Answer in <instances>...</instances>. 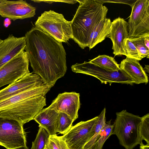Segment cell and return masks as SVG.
I'll return each mask as SVG.
<instances>
[{
    "instance_id": "1",
    "label": "cell",
    "mask_w": 149,
    "mask_h": 149,
    "mask_svg": "<svg viewBox=\"0 0 149 149\" xmlns=\"http://www.w3.org/2000/svg\"><path fill=\"white\" fill-rule=\"evenodd\" d=\"M24 36L25 50L33 73L52 87L67 70L66 54L62 42L35 26Z\"/></svg>"
},
{
    "instance_id": "2",
    "label": "cell",
    "mask_w": 149,
    "mask_h": 149,
    "mask_svg": "<svg viewBox=\"0 0 149 149\" xmlns=\"http://www.w3.org/2000/svg\"><path fill=\"white\" fill-rule=\"evenodd\" d=\"M52 87L47 85L32 88L0 101V118L24 125L46 105L45 96Z\"/></svg>"
},
{
    "instance_id": "3",
    "label": "cell",
    "mask_w": 149,
    "mask_h": 149,
    "mask_svg": "<svg viewBox=\"0 0 149 149\" xmlns=\"http://www.w3.org/2000/svg\"><path fill=\"white\" fill-rule=\"evenodd\" d=\"M79 4L71 21L72 39L82 49L88 47L95 27L106 18L108 9L100 0H77Z\"/></svg>"
},
{
    "instance_id": "4",
    "label": "cell",
    "mask_w": 149,
    "mask_h": 149,
    "mask_svg": "<svg viewBox=\"0 0 149 149\" xmlns=\"http://www.w3.org/2000/svg\"><path fill=\"white\" fill-rule=\"evenodd\" d=\"M112 135L117 136L125 149H133L142 142L140 133L141 117L126 110L116 112Z\"/></svg>"
},
{
    "instance_id": "5",
    "label": "cell",
    "mask_w": 149,
    "mask_h": 149,
    "mask_svg": "<svg viewBox=\"0 0 149 149\" xmlns=\"http://www.w3.org/2000/svg\"><path fill=\"white\" fill-rule=\"evenodd\" d=\"M35 25L59 42L66 43L72 38L71 21L66 20L62 14L53 10L42 13L35 22Z\"/></svg>"
},
{
    "instance_id": "6",
    "label": "cell",
    "mask_w": 149,
    "mask_h": 149,
    "mask_svg": "<svg viewBox=\"0 0 149 149\" xmlns=\"http://www.w3.org/2000/svg\"><path fill=\"white\" fill-rule=\"evenodd\" d=\"M131 8L127 22L129 39L149 35V0H137Z\"/></svg>"
},
{
    "instance_id": "7",
    "label": "cell",
    "mask_w": 149,
    "mask_h": 149,
    "mask_svg": "<svg viewBox=\"0 0 149 149\" xmlns=\"http://www.w3.org/2000/svg\"><path fill=\"white\" fill-rule=\"evenodd\" d=\"M72 71L76 73L89 75L98 79L101 83L110 85L113 83L133 85L134 82L121 69L118 71H110L97 66L88 62L76 63L71 67Z\"/></svg>"
},
{
    "instance_id": "8",
    "label": "cell",
    "mask_w": 149,
    "mask_h": 149,
    "mask_svg": "<svg viewBox=\"0 0 149 149\" xmlns=\"http://www.w3.org/2000/svg\"><path fill=\"white\" fill-rule=\"evenodd\" d=\"M23 126L16 120L0 118V145L7 149L26 146Z\"/></svg>"
},
{
    "instance_id": "9",
    "label": "cell",
    "mask_w": 149,
    "mask_h": 149,
    "mask_svg": "<svg viewBox=\"0 0 149 149\" xmlns=\"http://www.w3.org/2000/svg\"><path fill=\"white\" fill-rule=\"evenodd\" d=\"M97 118V116L86 121H81L72 126L61 136L70 149H84L94 135Z\"/></svg>"
},
{
    "instance_id": "10",
    "label": "cell",
    "mask_w": 149,
    "mask_h": 149,
    "mask_svg": "<svg viewBox=\"0 0 149 149\" xmlns=\"http://www.w3.org/2000/svg\"><path fill=\"white\" fill-rule=\"evenodd\" d=\"M27 52L23 51L0 68V88L10 84L30 73Z\"/></svg>"
},
{
    "instance_id": "11",
    "label": "cell",
    "mask_w": 149,
    "mask_h": 149,
    "mask_svg": "<svg viewBox=\"0 0 149 149\" xmlns=\"http://www.w3.org/2000/svg\"><path fill=\"white\" fill-rule=\"evenodd\" d=\"M36 11V8L25 0H6L0 5V15L13 21L32 17Z\"/></svg>"
},
{
    "instance_id": "12",
    "label": "cell",
    "mask_w": 149,
    "mask_h": 149,
    "mask_svg": "<svg viewBox=\"0 0 149 149\" xmlns=\"http://www.w3.org/2000/svg\"><path fill=\"white\" fill-rule=\"evenodd\" d=\"M80 94L75 92L59 94L49 107L58 112L64 113L74 121L78 117L80 108Z\"/></svg>"
},
{
    "instance_id": "13",
    "label": "cell",
    "mask_w": 149,
    "mask_h": 149,
    "mask_svg": "<svg viewBox=\"0 0 149 149\" xmlns=\"http://www.w3.org/2000/svg\"><path fill=\"white\" fill-rule=\"evenodd\" d=\"M46 84L38 74L30 73L0 90V101L27 90Z\"/></svg>"
},
{
    "instance_id": "14",
    "label": "cell",
    "mask_w": 149,
    "mask_h": 149,
    "mask_svg": "<svg viewBox=\"0 0 149 149\" xmlns=\"http://www.w3.org/2000/svg\"><path fill=\"white\" fill-rule=\"evenodd\" d=\"M107 37L110 38L113 44L112 49L115 56L126 54L125 46L129 39L127 22L118 17L111 22L109 32Z\"/></svg>"
},
{
    "instance_id": "15",
    "label": "cell",
    "mask_w": 149,
    "mask_h": 149,
    "mask_svg": "<svg viewBox=\"0 0 149 149\" xmlns=\"http://www.w3.org/2000/svg\"><path fill=\"white\" fill-rule=\"evenodd\" d=\"M25 36L17 37L10 34L0 44V68L16 56L25 50Z\"/></svg>"
},
{
    "instance_id": "16",
    "label": "cell",
    "mask_w": 149,
    "mask_h": 149,
    "mask_svg": "<svg viewBox=\"0 0 149 149\" xmlns=\"http://www.w3.org/2000/svg\"><path fill=\"white\" fill-rule=\"evenodd\" d=\"M119 66L120 69L132 79L134 84L148 83V77L139 60L126 57L121 62Z\"/></svg>"
},
{
    "instance_id": "17",
    "label": "cell",
    "mask_w": 149,
    "mask_h": 149,
    "mask_svg": "<svg viewBox=\"0 0 149 149\" xmlns=\"http://www.w3.org/2000/svg\"><path fill=\"white\" fill-rule=\"evenodd\" d=\"M58 112L49 107L42 109L34 120L48 132L50 135L56 134V127Z\"/></svg>"
},
{
    "instance_id": "18",
    "label": "cell",
    "mask_w": 149,
    "mask_h": 149,
    "mask_svg": "<svg viewBox=\"0 0 149 149\" xmlns=\"http://www.w3.org/2000/svg\"><path fill=\"white\" fill-rule=\"evenodd\" d=\"M111 24L110 19L106 18L95 27L89 39L88 47L90 50L105 39L109 32Z\"/></svg>"
},
{
    "instance_id": "19",
    "label": "cell",
    "mask_w": 149,
    "mask_h": 149,
    "mask_svg": "<svg viewBox=\"0 0 149 149\" xmlns=\"http://www.w3.org/2000/svg\"><path fill=\"white\" fill-rule=\"evenodd\" d=\"M90 60V63L108 71H118L120 69L114 58L107 55H99Z\"/></svg>"
},
{
    "instance_id": "20",
    "label": "cell",
    "mask_w": 149,
    "mask_h": 149,
    "mask_svg": "<svg viewBox=\"0 0 149 149\" xmlns=\"http://www.w3.org/2000/svg\"><path fill=\"white\" fill-rule=\"evenodd\" d=\"M74 121L66 114L58 112L56 127V133L59 132L63 135L65 134L70 129Z\"/></svg>"
},
{
    "instance_id": "21",
    "label": "cell",
    "mask_w": 149,
    "mask_h": 149,
    "mask_svg": "<svg viewBox=\"0 0 149 149\" xmlns=\"http://www.w3.org/2000/svg\"><path fill=\"white\" fill-rule=\"evenodd\" d=\"M106 108H104L98 116L94 128V135L90 140L84 146V149H87L92 146L96 142L98 135L106 123Z\"/></svg>"
},
{
    "instance_id": "22",
    "label": "cell",
    "mask_w": 149,
    "mask_h": 149,
    "mask_svg": "<svg viewBox=\"0 0 149 149\" xmlns=\"http://www.w3.org/2000/svg\"><path fill=\"white\" fill-rule=\"evenodd\" d=\"M111 120L106 122L100 131L96 141L97 143L96 149H102L106 141L112 135L113 125L111 123Z\"/></svg>"
},
{
    "instance_id": "23",
    "label": "cell",
    "mask_w": 149,
    "mask_h": 149,
    "mask_svg": "<svg viewBox=\"0 0 149 149\" xmlns=\"http://www.w3.org/2000/svg\"><path fill=\"white\" fill-rule=\"evenodd\" d=\"M50 135L45 129L39 125V129L31 149H44Z\"/></svg>"
},
{
    "instance_id": "24",
    "label": "cell",
    "mask_w": 149,
    "mask_h": 149,
    "mask_svg": "<svg viewBox=\"0 0 149 149\" xmlns=\"http://www.w3.org/2000/svg\"><path fill=\"white\" fill-rule=\"evenodd\" d=\"M44 149H70L61 136L56 134L49 136Z\"/></svg>"
},
{
    "instance_id": "25",
    "label": "cell",
    "mask_w": 149,
    "mask_h": 149,
    "mask_svg": "<svg viewBox=\"0 0 149 149\" xmlns=\"http://www.w3.org/2000/svg\"><path fill=\"white\" fill-rule=\"evenodd\" d=\"M140 133L142 140L149 144V113L141 117L140 126Z\"/></svg>"
},
{
    "instance_id": "26",
    "label": "cell",
    "mask_w": 149,
    "mask_h": 149,
    "mask_svg": "<svg viewBox=\"0 0 149 149\" xmlns=\"http://www.w3.org/2000/svg\"><path fill=\"white\" fill-rule=\"evenodd\" d=\"M130 40L136 47L142 58H149V49L145 46L142 37Z\"/></svg>"
},
{
    "instance_id": "27",
    "label": "cell",
    "mask_w": 149,
    "mask_h": 149,
    "mask_svg": "<svg viewBox=\"0 0 149 149\" xmlns=\"http://www.w3.org/2000/svg\"><path fill=\"white\" fill-rule=\"evenodd\" d=\"M125 50L126 57L135 59L139 61L142 59L136 47L129 39L127 40L126 42Z\"/></svg>"
},
{
    "instance_id": "28",
    "label": "cell",
    "mask_w": 149,
    "mask_h": 149,
    "mask_svg": "<svg viewBox=\"0 0 149 149\" xmlns=\"http://www.w3.org/2000/svg\"><path fill=\"white\" fill-rule=\"evenodd\" d=\"M136 0H101L100 1L103 3L107 2L111 3H123L128 4L131 7L133 4L136 2Z\"/></svg>"
},
{
    "instance_id": "29",
    "label": "cell",
    "mask_w": 149,
    "mask_h": 149,
    "mask_svg": "<svg viewBox=\"0 0 149 149\" xmlns=\"http://www.w3.org/2000/svg\"><path fill=\"white\" fill-rule=\"evenodd\" d=\"M142 38L145 46L149 49V35H146Z\"/></svg>"
},
{
    "instance_id": "30",
    "label": "cell",
    "mask_w": 149,
    "mask_h": 149,
    "mask_svg": "<svg viewBox=\"0 0 149 149\" xmlns=\"http://www.w3.org/2000/svg\"><path fill=\"white\" fill-rule=\"evenodd\" d=\"M140 145V149H149V144L147 143L146 145H144L142 142Z\"/></svg>"
},
{
    "instance_id": "31",
    "label": "cell",
    "mask_w": 149,
    "mask_h": 149,
    "mask_svg": "<svg viewBox=\"0 0 149 149\" xmlns=\"http://www.w3.org/2000/svg\"><path fill=\"white\" fill-rule=\"evenodd\" d=\"M97 145V143L96 141L91 147L87 149H96Z\"/></svg>"
},
{
    "instance_id": "32",
    "label": "cell",
    "mask_w": 149,
    "mask_h": 149,
    "mask_svg": "<svg viewBox=\"0 0 149 149\" xmlns=\"http://www.w3.org/2000/svg\"><path fill=\"white\" fill-rule=\"evenodd\" d=\"M144 71L147 72L148 73L149 71V66L148 65H145L144 68H143Z\"/></svg>"
},
{
    "instance_id": "33",
    "label": "cell",
    "mask_w": 149,
    "mask_h": 149,
    "mask_svg": "<svg viewBox=\"0 0 149 149\" xmlns=\"http://www.w3.org/2000/svg\"><path fill=\"white\" fill-rule=\"evenodd\" d=\"M13 149H29L27 146L19 147Z\"/></svg>"
},
{
    "instance_id": "34",
    "label": "cell",
    "mask_w": 149,
    "mask_h": 149,
    "mask_svg": "<svg viewBox=\"0 0 149 149\" xmlns=\"http://www.w3.org/2000/svg\"><path fill=\"white\" fill-rule=\"evenodd\" d=\"M6 1V0H0V5L4 3Z\"/></svg>"
},
{
    "instance_id": "35",
    "label": "cell",
    "mask_w": 149,
    "mask_h": 149,
    "mask_svg": "<svg viewBox=\"0 0 149 149\" xmlns=\"http://www.w3.org/2000/svg\"><path fill=\"white\" fill-rule=\"evenodd\" d=\"M3 41V40H1L0 38V44Z\"/></svg>"
}]
</instances>
